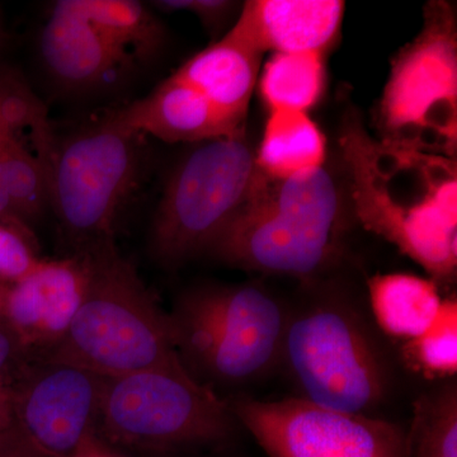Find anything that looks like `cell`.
I'll use <instances>...</instances> for the list:
<instances>
[{"instance_id":"6da1fadb","label":"cell","mask_w":457,"mask_h":457,"mask_svg":"<svg viewBox=\"0 0 457 457\" xmlns=\"http://www.w3.org/2000/svg\"><path fill=\"white\" fill-rule=\"evenodd\" d=\"M339 149L354 213L368 230L393 243L435 279L457 267L456 159L376 139L347 114Z\"/></svg>"},{"instance_id":"7a4b0ae2","label":"cell","mask_w":457,"mask_h":457,"mask_svg":"<svg viewBox=\"0 0 457 457\" xmlns=\"http://www.w3.org/2000/svg\"><path fill=\"white\" fill-rule=\"evenodd\" d=\"M88 288L64 337L35 359L114 378L183 365L170 314L113 240L87 248Z\"/></svg>"},{"instance_id":"3957f363","label":"cell","mask_w":457,"mask_h":457,"mask_svg":"<svg viewBox=\"0 0 457 457\" xmlns=\"http://www.w3.org/2000/svg\"><path fill=\"white\" fill-rule=\"evenodd\" d=\"M281 363L300 398L372 416L392 389V369L369 321L354 306L324 297L288 311Z\"/></svg>"},{"instance_id":"277c9868","label":"cell","mask_w":457,"mask_h":457,"mask_svg":"<svg viewBox=\"0 0 457 457\" xmlns=\"http://www.w3.org/2000/svg\"><path fill=\"white\" fill-rule=\"evenodd\" d=\"M183 365L224 384H243L281 363L288 311L258 284L189 291L170 314Z\"/></svg>"},{"instance_id":"5b68a950","label":"cell","mask_w":457,"mask_h":457,"mask_svg":"<svg viewBox=\"0 0 457 457\" xmlns=\"http://www.w3.org/2000/svg\"><path fill=\"white\" fill-rule=\"evenodd\" d=\"M375 122L378 139L456 159L457 18L453 3L426 4L422 29L394 57Z\"/></svg>"},{"instance_id":"8992f818","label":"cell","mask_w":457,"mask_h":457,"mask_svg":"<svg viewBox=\"0 0 457 457\" xmlns=\"http://www.w3.org/2000/svg\"><path fill=\"white\" fill-rule=\"evenodd\" d=\"M245 135L204 141L173 170L152 228L153 249L165 264L206 252L245 207L258 177Z\"/></svg>"},{"instance_id":"52a82bcc","label":"cell","mask_w":457,"mask_h":457,"mask_svg":"<svg viewBox=\"0 0 457 457\" xmlns=\"http://www.w3.org/2000/svg\"><path fill=\"white\" fill-rule=\"evenodd\" d=\"M236 417L185 365L104 378L98 425L130 446L168 449L225 441Z\"/></svg>"},{"instance_id":"ba28073f","label":"cell","mask_w":457,"mask_h":457,"mask_svg":"<svg viewBox=\"0 0 457 457\" xmlns=\"http://www.w3.org/2000/svg\"><path fill=\"white\" fill-rule=\"evenodd\" d=\"M140 137L107 116L54 146L46 167L51 206L84 249L113 240L117 216L139 186Z\"/></svg>"},{"instance_id":"9c48e42d","label":"cell","mask_w":457,"mask_h":457,"mask_svg":"<svg viewBox=\"0 0 457 457\" xmlns=\"http://www.w3.org/2000/svg\"><path fill=\"white\" fill-rule=\"evenodd\" d=\"M228 404L269 457H407V432L381 418L300 396L270 402L243 396Z\"/></svg>"},{"instance_id":"30bf717a","label":"cell","mask_w":457,"mask_h":457,"mask_svg":"<svg viewBox=\"0 0 457 457\" xmlns=\"http://www.w3.org/2000/svg\"><path fill=\"white\" fill-rule=\"evenodd\" d=\"M104 378L88 370L35 359L11 394L14 423L46 457L90 450Z\"/></svg>"},{"instance_id":"8fae6325","label":"cell","mask_w":457,"mask_h":457,"mask_svg":"<svg viewBox=\"0 0 457 457\" xmlns=\"http://www.w3.org/2000/svg\"><path fill=\"white\" fill-rule=\"evenodd\" d=\"M341 242L297 227L251 194L206 252L239 269L309 278L338 257Z\"/></svg>"},{"instance_id":"7c38bea8","label":"cell","mask_w":457,"mask_h":457,"mask_svg":"<svg viewBox=\"0 0 457 457\" xmlns=\"http://www.w3.org/2000/svg\"><path fill=\"white\" fill-rule=\"evenodd\" d=\"M87 249L73 257L41 260L25 278L0 284V319L33 357L64 337L88 288Z\"/></svg>"},{"instance_id":"4fadbf2b","label":"cell","mask_w":457,"mask_h":457,"mask_svg":"<svg viewBox=\"0 0 457 457\" xmlns=\"http://www.w3.org/2000/svg\"><path fill=\"white\" fill-rule=\"evenodd\" d=\"M45 68L57 83L73 92H96L125 83L139 62L114 47L84 18L60 0L42 29Z\"/></svg>"},{"instance_id":"5bb4252c","label":"cell","mask_w":457,"mask_h":457,"mask_svg":"<svg viewBox=\"0 0 457 457\" xmlns=\"http://www.w3.org/2000/svg\"><path fill=\"white\" fill-rule=\"evenodd\" d=\"M345 3L338 0H251L222 37L263 56L326 54L341 31Z\"/></svg>"},{"instance_id":"9a60e30c","label":"cell","mask_w":457,"mask_h":457,"mask_svg":"<svg viewBox=\"0 0 457 457\" xmlns=\"http://www.w3.org/2000/svg\"><path fill=\"white\" fill-rule=\"evenodd\" d=\"M108 116L128 130L167 143H204L245 135V128L173 74L145 97Z\"/></svg>"},{"instance_id":"2e32d148","label":"cell","mask_w":457,"mask_h":457,"mask_svg":"<svg viewBox=\"0 0 457 457\" xmlns=\"http://www.w3.org/2000/svg\"><path fill=\"white\" fill-rule=\"evenodd\" d=\"M261 57L221 37L189 57L173 75L198 90L231 121L245 128Z\"/></svg>"},{"instance_id":"e0dca14e","label":"cell","mask_w":457,"mask_h":457,"mask_svg":"<svg viewBox=\"0 0 457 457\" xmlns=\"http://www.w3.org/2000/svg\"><path fill=\"white\" fill-rule=\"evenodd\" d=\"M252 195L297 227L341 242L345 204L326 168L286 179H270L260 171Z\"/></svg>"},{"instance_id":"ac0fdd59","label":"cell","mask_w":457,"mask_h":457,"mask_svg":"<svg viewBox=\"0 0 457 457\" xmlns=\"http://www.w3.org/2000/svg\"><path fill=\"white\" fill-rule=\"evenodd\" d=\"M327 141L308 112L270 111L255 164L264 176L286 179L324 167Z\"/></svg>"},{"instance_id":"d6986e66","label":"cell","mask_w":457,"mask_h":457,"mask_svg":"<svg viewBox=\"0 0 457 457\" xmlns=\"http://www.w3.org/2000/svg\"><path fill=\"white\" fill-rule=\"evenodd\" d=\"M370 305L378 327L393 338H417L432 326L442 306L437 285L408 273L369 279Z\"/></svg>"},{"instance_id":"ffe728a7","label":"cell","mask_w":457,"mask_h":457,"mask_svg":"<svg viewBox=\"0 0 457 457\" xmlns=\"http://www.w3.org/2000/svg\"><path fill=\"white\" fill-rule=\"evenodd\" d=\"M108 42L139 64L163 50L167 33L163 23L147 5L134 0H65Z\"/></svg>"},{"instance_id":"44dd1931","label":"cell","mask_w":457,"mask_h":457,"mask_svg":"<svg viewBox=\"0 0 457 457\" xmlns=\"http://www.w3.org/2000/svg\"><path fill=\"white\" fill-rule=\"evenodd\" d=\"M324 54H273L261 75L262 98L270 111L308 112L326 89Z\"/></svg>"},{"instance_id":"7402d4cb","label":"cell","mask_w":457,"mask_h":457,"mask_svg":"<svg viewBox=\"0 0 457 457\" xmlns=\"http://www.w3.org/2000/svg\"><path fill=\"white\" fill-rule=\"evenodd\" d=\"M407 457H457L456 383L441 385L414 402Z\"/></svg>"},{"instance_id":"603a6c76","label":"cell","mask_w":457,"mask_h":457,"mask_svg":"<svg viewBox=\"0 0 457 457\" xmlns=\"http://www.w3.org/2000/svg\"><path fill=\"white\" fill-rule=\"evenodd\" d=\"M0 164L12 203L29 225L51 206L47 171L17 137H9L0 147Z\"/></svg>"},{"instance_id":"cb8c5ba5","label":"cell","mask_w":457,"mask_h":457,"mask_svg":"<svg viewBox=\"0 0 457 457\" xmlns=\"http://www.w3.org/2000/svg\"><path fill=\"white\" fill-rule=\"evenodd\" d=\"M403 359L408 368L428 378H445L457 372V302L444 299L431 327L417 338L405 341Z\"/></svg>"},{"instance_id":"d4e9b609","label":"cell","mask_w":457,"mask_h":457,"mask_svg":"<svg viewBox=\"0 0 457 457\" xmlns=\"http://www.w3.org/2000/svg\"><path fill=\"white\" fill-rule=\"evenodd\" d=\"M35 245V237L0 222V284L25 278L40 263Z\"/></svg>"},{"instance_id":"484cf974","label":"cell","mask_w":457,"mask_h":457,"mask_svg":"<svg viewBox=\"0 0 457 457\" xmlns=\"http://www.w3.org/2000/svg\"><path fill=\"white\" fill-rule=\"evenodd\" d=\"M35 357L21 345L11 328L0 319V398L11 403V394Z\"/></svg>"},{"instance_id":"4316f807","label":"cell","mask_w":457,"mask_h":457,"mask_svg":"<svg viewBox=\"0 0 457 457\" xmlns=\"http://www.w3.org/2000/svg\"><path fill=\"white\" fill-rule=\"evenodd\" d=\"M150 4L163 12H191L212 35L222 31L237 5L228 0H158Z\"/></svg>"},{"instance_id":"83f0119b","label":"cell","mask_w":457,"mask_h":457,"mask_svg":"<svg viewBox=\"0 0 457 457\" xmlns=\"http://www.w3.org/2000/svg\"><path fill=\"white\" fill-rule=\"evenodd\" d=\"M0 457H46L29 442L16 423L0 433Z\"/></svg>"},{"instance_id":"f1b7e54d","label":"cell","mask_w":457,"mask_h":457,"mask_svg":"<svg viewBox=\"0 0 457 457\" xmlns=\"http://www.w3.org/2000/svg\"><path fill=\"white\" fill-rule=\"evenodd\" d=\"M0 222L17 228V230L22 231V233L27 234V236L33 237L31 228L18 215L16 207H14L13 203H12L7 185H5L2 164H0Z\"/></svg>"},{"instance_id":"f546056e","label":"cell","mask_w":457,"mask_h":457,"mask_svg":"<svg viewBox=\"0 0 457 457\" xmlns=\"http://www.w3.org/2000/svg\"><path fill=\"white\" fill-rule=\"evenodd\" d=\"M12 425H13V413H12L11 403L0 398V433Z\"/></svg>"},{"instance_id":"4dcf8cb0","label":"cell","mask_w":457,"mask_h":457,"mask_svg":"<svg viewBox=\"0 0 457 457\" xmlns=\"http://www.w3.org/2000/svg\"><path fill=\"white\" fill-rule=\"evenodd\" d=\"M13 135L9 134L7 128H5L4 120H3L2 112H0V147L4 145L5 141Z\"/></svg>"},{"instance_id":"1f68e13d","label":"cell","mask_w":457,"mask_h":457,"mask_svg":"<svg viewBox=\"0 0 457 457\" xmlns=\"http://www.w3.org/2000/svg\"><path fill=\"white\" fill-rule=\"evenodd\" d=\"M78 457H107L104 455H101V453H95L92 449L86 451V453H82V455H79Z\"/></svg>"}]
</instances>
